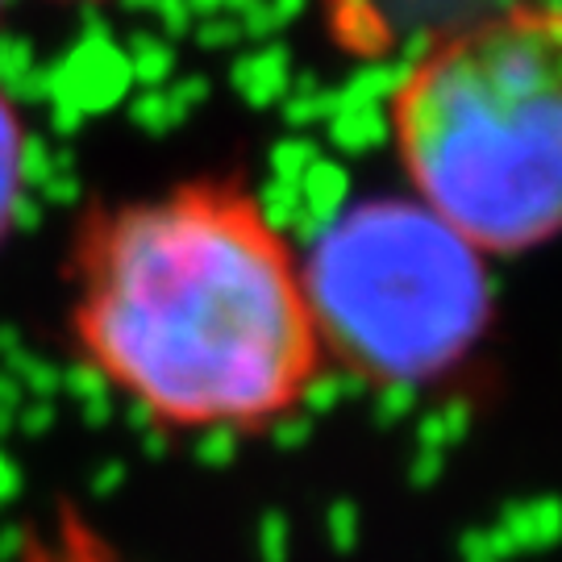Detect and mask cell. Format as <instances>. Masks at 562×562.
<instances>
[{
  "instance_id": "1",
  "label": "cell",
  "mask_w": 562,
  "mask_h": 562,
  "mask_svg": "<svg viewBox=\"0 0 562 562\" xmlns=\"http://www.w3.org/2000/svg\"><path fill=\"white\" fill-rule=\"evenodd\" d=\"M71 341L104 387L180 434H267L325 367L301 255L234 180L97 213L71 259Z\"/></svg>"
},
{
  "instance_id": "2",
  "label": "cell",
  "mask_w": 562,
  "mask_h": 562,
  "mask_svg": "<svg viewBox=\"0 0 562 562\" xmlns=\"http://www.w3.org/2000/svg\"><path fill=\"white\" fill-rule=\"evenodd\" d=\"M413 201L487 259L554 238L562 209V25L521 0L434 38L387 104Z\"/></svg>"
},
{
  "instance_id": "3",
  "label": "cell",
  "mask_w": 562,
  "mask_h": 562,
  "mask_svg": "<svg viewBox=\"0 0 562 562\" xmlns=\"http://www.w3.org/2000/svg\"><path fill=\"white\" fill-rule=\"evenodd\" d=\"M301 262L325 359L367 383L442 380L492 322L487 255L413 196L338 213Z\"/></svg>"
},
{
  "instance_id": "4",
  "label": "cell",
  "mask_w": 562,
  "mask_h": 562,
  "mask_svg": "<svg viewBox=\"0 0 562 562\" xmlns=\"http://www.w3.org/2000/svg\"><path fill=\"white\" fill-rule=\"evenodd\" d=\"M30 188V125L0 83V241L13 234Z\"/></svg>"
},
{
  "instance_id": "5",
  "label": "cell",
  "mask_w": 562,
  "mask_h": 562,
  "mask_svg": "<svg viewBox=\"0 0 562 562\" xmlns=\"http://www.w3.org/2000/svg\"><path fill=\"white\" fill-rule=\"evenodd\" d=\"M0 9H4V0H0Z\"/></svg>"
}]
</instances>
